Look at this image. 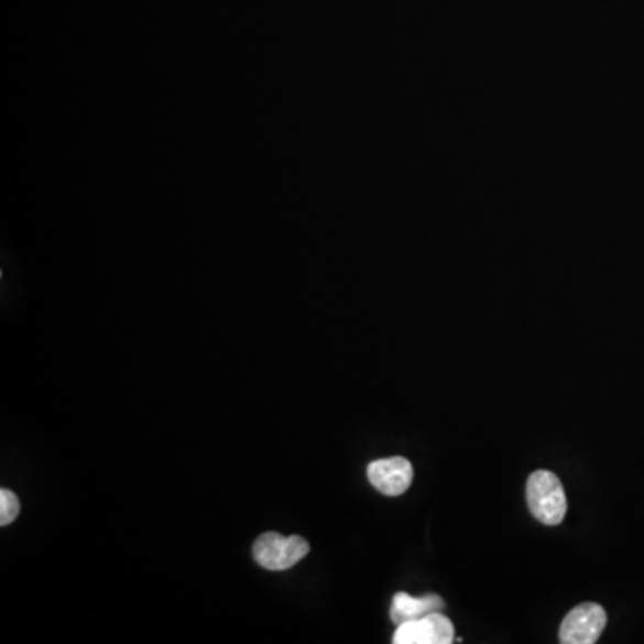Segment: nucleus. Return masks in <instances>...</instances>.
Returning <instances> with one entry per match:
<instances>
[{"mask_svg": "<svg viewBox=\"0 0 644 644\" xmlns=\"http://www.w3.org/2000/svg\"><path fill=\"white\" fill-rule=\"evenodd\" d=\"M455 637V626L440 612L406 621L397 625L392 641L396 644H451Z\"/></svg>", "mask_w": 644, "mask_h": 644, "instance_id": "obj_4", "label": "nucleus"}, {"mask_svg": "<svg viewBox=\"0 0 644 644\" xmlns=\"http://www.w3.org/2000/svg\"><path fill=\"white\" fill-rule=\"evenodd\" d=\"M526 500L530 512L543 525L555 526L563 523L568 512V500L563 483L552 471H535L526 483Z\"/></svg>", "mask_w": 644, "mask_h": 644, "instance_id": "obj_1", "label": "nucleus"}, {"mask_svg": "<svg viewBox=\"0 0 644 644\" xmlns=\"http://www.w3.org/2000/svg\"><path fill=\"white\" fill-rule=\"evenodd\" d=\"M444 609V600L437 594H426V597L414 598L406 592H397L392 598L391 620L401 625L406 621L419 620L432 612H440Z\"/></svg>", "mask_w": 644, "mask_h": 644, "instance_id": "obj_6", "label": "nucleus"}, {"mask_svg": "<svg viewBox=\"0 0 644 644\" xmlns=\"http://www.w3.org/2000/svg\"><path fill=\"white\" fill-rule=\"evenodd\" d=\"M369 482L385 496H401L414 480V468L403 457L383 458L369 463Z\"/></svg>", "mask_w": 644, "mask_h": 644, "instance_id": "obj_5", "label": "nucleus"}, {"mask_svg": "<svg viewBox=\"0 0 644 644\" xmlns=\"http://www.w3.org/2000/svg\"><path fill=\"white\" fill-rule=\"evenodd\" d=\"M308 552H310V544L306 543L301 535L283 537L276 532L260 535L253 546L254 560L262 568L271 569V571H283L296 566L308 555Z\"/></svg>", "mask_w": 644, "mask_h": 644, "instance_id": "obj_2", "label": "nucleus"}, {"mask_svg": "<svg viewBox=\"0 0 644 644\" xmlns=\"http://www.w3.org/2000/svg\"><path fill=\"white\" fill-rule=\"evenodd\" d=\"M607 625V612L597 603L575 607L560 625V643L592 644L600 640Z\"/></svg>", "mask_w": 644, "mask_h": 644, "instance_id": "obj_3", "label": "nucleus"}, {"mask_svg": "<svg viewBox=\"0 0 644 644\" xmlns=\"http://www.w3.org/2000/svg\"><path fill=\"white\" fill-rule=\"evenodd\" d=\"M19 512V498L14 496V492L2 489L0 491V525L6 526L13 523Z\"/></svg>", "mask_w": 644, "mask_h": 644, "instance_id": "obj_7", "label": "nucleus"}]
</instances>
